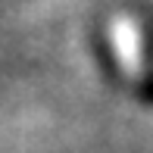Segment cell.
Returning a JSON list of instances; mask_svg holds the SVG:
<instances>
[{"label": "cell", "instance_id": "cell-1", "mask_svg": "<svg viewBox=\"0 0 153 153\" xmlns=\"http://www.w3.org/2000/svg\"><path fill=\"white\" fill-rule=\"evenodd\" d=\"M137 28H141V75H137V100L144 103V106H153V10H137Z\"/></svg>", "mask_w": 153, "mask_h": 153}, {"label": "cell", "instance_id": "cell-2", "mask_svg": "<svg viewBox=\"0 0 153 153\" xmlns=\"http://www.w3.org/2000/svg\"><path fill=\"white\" fill-rule=\"evenodd\" d=\"M91 47H94V59H97V69L103 72L109 88H125V66L116 53L113 41L103 28H94L91 31Z\"/></svg>", "mask_w": 153, "mask_h": 153}]
</instances>
